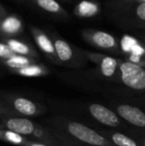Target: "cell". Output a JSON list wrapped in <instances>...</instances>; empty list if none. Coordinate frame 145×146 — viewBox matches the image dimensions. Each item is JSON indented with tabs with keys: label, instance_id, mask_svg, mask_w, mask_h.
Listing matches in <instances>:
<instances>
[{
	"label": "cell",
	"instance_id": "6da1fadb",
	"mask_svg": "<svg viewBox=\"0 0 145 146\" xmlns=\"http://www.w3.org/2000/svg\"><path fill=\"white\" fill-rule=\"evenodd\" d=\"M48 128L61 133L77 146H115L99 131L62 115L48 119Z\"/></svg>",
	"mask_w": 145,
	"mask_h": 146
},
{
	"label": "cell",
	"instance_id": "7a4b0ae2",
	"mask_svg": "<svg viewBox=\"0 0 145 146\" xmlns=\"http://www.w3.org/2000/svg\"><path fill=\"white\" fill-rule=\"evenodd\" d=\"M1 100L8 106V108L17 116L22 117H36L44 114L46 108L39 102H34L26 96H18L14 94L2 92Z\"/></svg>",
	"mask_w": 145,
	"mask_h": 146
},
{
	"label": "cell",
	"instance_id": "3957f363",
	"mask_svg": "<svg viewBox=\"0 0 145 146\" xmlns=\"http://www.w3.org/2000/svg\"><path fill=\"white\" fill-rule=\"evenodd\" d=\"M118 81L130 90L145 92V69L128 61H120Z\"/></svg>",
	"mask_w": 145,
	"mask_h": 146
},
{
	"label": "cell",
	"instance_id": "277c9868",
	"mask_svg": "<svg viewBox=\"0 0 145 146\" xmlns=\"http://www.w3.org/2000/svg\"><path fill=\"white\" fill-rule=\"evenodd\" d=\"M85 108L87 110V114L105 126L111 128L126 127L125 122L116 114V112L105 106L101 104H89L85 106Z\"/></svg>",
	"mask_w": 145,
	"mask_h": 146
},
{
	"label": "cell",
	"instance_id": "5b68a950",
	"mask_svg": "<svg viewBox=\"0 0 145 146\" xmlns=\"http://www.w3.org/2000/svg\"><path fill=\"white\" fill-rule=\"evenodd\" d=\"M111 108L124 122L136 128L145 129V111L142 108L123 102H114Z\"/></svg>",
	"mask_w": 145,
	"mask_h": 146
},
{
	"label": "cell",
	"instance_id": "8992f818",
	"mask_svg": "<svg viewBox=\"0 0 145 146\" xmlns=\"http://www.w3.org/2000/svg\"><path fill=\"white\" fill-rule=\"evenodd\" d=\"M83 56L99 67V73L103 78L107 80L118 79V67L120 60L107 55L91 52H83Z\"/></svg>",
	"mask_w": 145,
	"mask_h": 146
},
{
	"label": "cell",
	"instance_id": "52a82bcc",
	"mask_svg": "<svg viewBox=\"0 0 145 146\" xmlns=\"http://www.w3.org/2000/svg\"><path fill=\"white\" fill-rule=\"evenodd\" d=\"M37 123L27 117L22 116H4L1 117L0 125L6 129L18 133L24 137L30 139L35 131Z\"/></svg>",
	"mask_w": 145,
	"mask_h": 146
},
{
	"label": "cell",
	"instance_id": "ba28073f",
	"mask_svg": "<svg viewBox=\"0 0 145 146\" xmlns=\"http://www.w3.org/2000/svg\"><path fill=\"white\" fill-rule=\"evenodd\" d=\"M83 35L89 44L97 48L111 51V52L119 51V46H118L115 37L109 33L99 30H87L83 31Z\"/></svg>",
	"mask_w": 145,
	"mask_h": 146
},
{
	"label": "cell",
	"instance_id": "9c48e42d",
	"mask_svg": "<svg viewBox=\"0 0 145 146\" xmlns=\"http://www.w3.org/2000/svg\"><path fill=\"white\" fill-rule=\"evenodd\" d=\"M54 46L59 65H66L70 67H79L81 64L75 60V54L73 47L67 41L60 38L54 39Z\"/></svg>",
	"mask_w": 145,
	"mask_h": 146
},
{
	"label": "cell",
	"instance_id": "30bf717a",
	"mask_svg": "<svg viewBox=\"0 0 145 146\" xmlns=\"http://www.w3.org/2000/svg\"><path fill=\"white\" fill-rule=\"evenodd\" d=\"M32 35H33L34 41H35L36 45L42 53H44L45 56L48 57L49 60L53 62V63L59 65L58 59H57L56 51H55L54 42L50 39V37L44 33L42 30L38 29V28L32 27Z\"/></svg>",
	"mask_w": 145,
	"mask_h": 146
},
{
	"label": "cell",
	"instance_id": "8fae6325",
	"mask_svg": "<svg viewBox=\"0 0 145 146\" xmlns=\"http://www.w3.org/2000/svg\"><path fill=\"white\" fill-rule=\"evenodd\" d=\"M24 29V23L17 15L10 14L6 15L0 22V35L6 38H15L21 34Z\"/></svg>",
	"mask_w": 145,
	"mask_h": 146
},
{
	"label": "cell",
	"instance_id": "7c38bea8",
	"mask_svg": "<svg viewBox=\"0 0 145 146\" xmlns=\"http://www.w3.org/2000/svg\"><path fill=\"white\" fill-rule=\"evenodd\" d=\"M3 41L8 45L10 50L14 53L15 55H19V56L24 57H29V58H33L38 60L39 55L36 52V50L28 43L24 42L22 40L16 38H6L3 39Z\"/></svg>",
	"mask_w": 145,
	"mask_h": 146
},
{
	"label": "cell",
	"instance_id": "4fadbf2b",
	"mask_svg": "<svg viewBox=\"0 0 145 146\" xmlns=\"http://www.w3.org/2000/svg\"><path fill=\"white\" fill-rule=\"evenodd\" d=\"M99 131L115 146H142L137 139L132 138L131 136L120 131L111 129H101Z\"/></svg>",
	"mask_w": 145,
	"mask_h": 146
},
{
	"label": "cell",
	"instance_id": "5bb4252c",
	"mask_svg": "<svg viewBox=\"0 0 145 146\" xmlns=\"http://www.w3.org/2000/svg\"><path fill=\"white\" fill-rule=\"evenodd\" d=\"M11 73L26 78H39V77H44V76L49 75L50 70L46 66L42 65V64L35 63L28 66V67L23 68V69L11 71Z\"/></svg>",
	"mask_w": 145,
	"mask_h": 146
},
{
	"label": "cell",
	"instance_id": "9a60e30c",
	"mask_svg": "<svg viewBox=\"0 0 145 146\" xmlns=\"http://www.w3.org/2000/svg\"><path fill=\"white\" fill-rule=\"evenodd\" d=\"M31 1L45 12H48L53 15L61 16V17L68 16V12L62 7V5L57 0H31Z\"/></svg>",
	"mask_w": 145,
	"mask_h": 146
},
{
	"label": "cell",
	"instance_id": "2e32d148",
	"mask_svg": "<svg viewBox=\"0 0 145 146\" xmlns=\"http://www.w3.org/2000/svg\"><path fill=\"white\" fill-rule=\"evenodd\" d=\"M75 14L81 18H91L97 16L99 12V6L97 3L89 0H83L77 3L73 10Z\"/></svg>",
	"mask_w": 145,
	"mask_h": 146
},
{
	"label": "cell",
	"instance_id": "e0dca14e",
	"mask_svg": "<svg viewBox=\"0 0 145 146\" xmlns=\"http://www.w3.org/2000/svg\"><path fill=\"white\" fill-rule=\"evenodd\" d=\"M5 67H7L8 69L11 71L14 70H19V69H23L25 67L32 65V64L38 63V60L33 59V58H29V57H24V56H19V55H14L11 58L5 60V61L1 62Z\"/></svg>",
	"mask_w": 145,
	"mask_h": 146
},
{
	"label": "cell",
	"instance_id": "ac0fdd59",
	"mask_svg": "<svg viewBox=\"0 0 145 146\" xmlns=\"http://www.w3.org/2000/svg\"><path fill=\"white\" fill-rule=\"evenodd\" d=\"M27 137H24L22 135L18 134V133L11 131L9 129H6L0 125V140L4 141V142L8 143V144H12L15 146H23L25 143Z\"/></svg>",
	"mask_w": 145,
	"mask_h": 146
},
{
	"label": "cell",
	"instance_id": "d6986e66",
	"mask_svg": "<svg viewBox=\"0 0 145 146\" xmlns=\"http://www.w3.org/2000/svg\"><path fill=\"white\" fill-rule=\"evenodd\" d=\"M14 55L15 54L10 50L8 45L4 41H0V61H5V60L13 57Z\"/></svg>",
	"mask_w": 145,
	"mask_h": 146
},
{
	"label": "cell",
	"instance_id": "ffe728a7",
	"mask_svg": "<svg viewBox=\"0 0 145 146\" xmlns=\"http://www.w3.org/2000/svg\"><path fill=\"white\" fill-rule=\"evenodd\" d=\"M4 116H17L9 108L8 106L0 98V117Z\"/></svg>",
	"mask_w": 145,
	"mask_h": 146
},
{
	"label": "cell",
	"instance_id": "44dd1931",
	"mask_svg": "<svg viewBox=\"0 0 145 146\" xmlns=\"http://www.w3.org/2000/svg\"><path fill=\"white\" fill-rule=\"evenodd\" d=\"M49 129H50V128H49ZM50 130L52 131V132L55 134V136L58 138V140H59V142H60L61 146H77V145H75V143H73L71 140H69L66 136H64L63 134H61V133L56 132V131L52 130V129H50Z\"/></svg>",
	"mask_w": 145,
	"mask_h": 146
},
{
	"label": "cell",
	"instance_id": "7402d4cb",
	"mask_svg": "<svg viewBox=\"0 0 145 146\" xmlns=\"http://www.w3.org/2000/svg\"><path fill=\"white\" fill-rule=\"evenodd\" d=\"M135 15L138 19L145 22V2L139 3L135 8Z\"/></svg>",
	"mask_w": 145,
	"mask_h": 146
},
{
	"label": "cell",
	"instance_id": "603a6c76",
	"mask_svg": "<svg viewBox=\"0 0 145 146\" xmlns=\"http://www.w3.org/2000/svg\"><path fill=\"white\" fill-rule=\"evenodd\" d=\"M23 146H49V145L44 144V143H42V142H38V141H35V140H32V139L27 138Z\"/></svg>",
	"mask_w": 145,
	"mask_h": 146
},
{
	"label": "cell",
	"instance_id": "cb8c5ba5",
	"mask_svg": "<svg viewBox=\"0 0 145 146\" xmlns=\"http://www.w3.org/2000/svg\"><path fill=\"white\" fill-rule=\"evenodd\" d=\"M6 15H7V14H6L5 10L3 9V7H2L1 5H0V22L2 21V19H3Z\"/></svg>",
	"mask_w": 145,
	"mask_h": 146
},
{
	"label": "cell",
	"instance_id": "d4e9b609",
	"mask_svg": "<svg viewBox=\"0 0 145 146\" xmlns=\"http://www.w3.org/2000/svg\"><path fill=\"white\" fill-rule=\"evenodd\" d=\"M137 140L141 143L142 146H145V138H138V137H137Z\"/></svg>",
	"mask_w": 145,
	"mask_h": 146
},
{
	"label": "cell",
	"instance_id": "484cf974",
	"mask_svg": "<svg viewBox=\"0 0 145 146\" xmlns=\"http://www.w3.org/2000/svg\"><path fill=\"white\" fill-rule=\"evenodd\" d=\"M138 1H141V2H145V0H138Z\"/></svg>",
	"mask_w": 145,
	"mask_h": 146
},
{
	"label": "cell",
	"instance_id": "4316f807",
	"mask_svg": "<svg viewBox=\"0 0 145 146\" xmlns=\"http://www.w3.org/2000/svg\"><path fill=\"white\" fill-rule=\"evenodd\" d=\"M0 122H1V117H0Z\"/></svg>",
	"mask_w": 145,
	"mask_h": 146
},
{
	"label": "cell",
	"instance_id": "83f0119b",
	"mask_svg": "<svg viewBox=\"0 0 145 146\" xmlns=\"http://www.w3.org/2000/svg\"><path fill=\"white\" fill-rule=\"evenodd\" d=\"M20 1H23V0H20Z\"/></svg>",
	"mask_w": 145,
	"mask_h": 146
}]
</instances>
